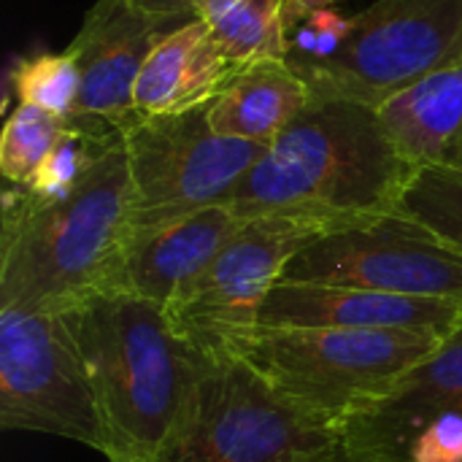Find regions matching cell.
I'll list each match as a JSON object with an SVG mask.
<instances>
[{
    "label": "cell",
    "mask_w": 462,
    "mask_h": 462,
    "mask_svg": "<svg viewBox=\"0 0 462 462\" xmlns=\"http://www.w3.org/2000/svg\"><path fill=\"white\" fill-rule=\"evenodd\" d=\"M414 171L376 108L311 100L252 165L227 206L241 219L300 217L338 230L393 214Z\"/></svg>",
    "instance_id": "obj_1"
},
{
    "label": "cell",
    "mask_w": 462,
    "mask_h": 462,
    "mask_svg": "<svg viewBox=\"0 0 462 462\" xmlns=\"http://www.w3.org/2000/svg\"><path fill=\"white\" fill-rule=\"evenodd\" d=\"M133 233V187L125 143L106 152L60 200L22 187L5 192L0 230V309L68 311L119 290Z\"/></svg>",
    "instance_id": "obj_2"
},
{
    "label": "cell",
    "mask_w": 462,
    "mask_h": 462,
    "mask_svg": "<svg viewBox=\"0 0 462 462\" xmlns=\"http://www.w3.org/2000/svg\"><path fill=\"white\" fill-rule=\"evenodd\" d=\"M103 425L108 462H154L173 436L206 355L160 303L114 290L68 309Z\"/></svg>",
    "instance_id": "obj_3"
},
{
    "label": "cell",
    "mask_w": 462,
    "mask_h": 462,
    "mask_svg": "<svg viewBox=\"0 0 462 462\" xmlns=\"http://www.w3.org/2000/svg\"><path fill=\"white\" fill-rule=\"evenodd\" d=\"M441 344L433 336L406 330L257 325L227 357L246 363L306 417L341 430L349 417L376 403Z\"/></svg>",
    "instance_id": "obj_4"
},
{
    "label": "cell",
    "mask_w": 462,
    "mask_h": 462,
    "mask_svg": "<svg viewBox=\"0 0 462 462\" xmlns=\"http://www.w3.org/2000/svg\"><path fill=\"white\" fill-rule=\"evenodd\" d=\"M338 430L282 401L238 357H208L154 462H333Z\"/></svg>",
    "instance_id": "obj_5"
},
{
    "label": "cell",
    "mask_w": 462,
    "mask_h": 462,
    "mask_svg": "<svg viewBox=\"0 0 462 462\" xmlns=\"http://www.w3.org/2000/svg\"><path fill=\"white\" fill-rule=\"evenodd\" d=\"M455 62H462V0H376L352 16L336 54L295 70L311 100H357L379 108Z\"/></svg>",
    "instance_id": "obj_6"
},
{
    "label": "cell",
    "mask_w": 462,
    "mask_h": 462,
    "mask_svg": "<svg viewBox=\"0 0 462 462\" xmlns=\"http://www.w3.org/2000/svg\"><path fill=\"white\" fill-rule=\"evenodd\" d=\"M0 425L103 455L95 390L65 311L0 309Z\"/></svg>",
    "instance_id": "obj_7"
},
{
    "label": "cell",
    "mask_w": 462,
    "mask_h": 462,
    "mask_svg": "<svg viewBox=\"0 0 462 462\" xmlns=\"http://www.w3.org/2000/svg\"><path fill=\"white\" fill-rule=\"evenodd\" d=\"M268 146L219 135L208 106L176 116L141 119L125 135L133 230L227 203Z\"/></svg>",
    "instance_id": "obj_8"
},
{
    "label": "cell",
    "mask_w": 462,
    "mask_h": 462,
    "mask_svg": "<svg viewBox=\"0 0 462 462\" xmlns=\"http://www.w3.org/2000/svg\"><path fill=\"white\" fill-rule=\"evenodd\" d=\"M325 233L330 230L300 217L244 219L214 263L162 306L173 330L206 357H227L260 325V309L287 263Z\"/></svg>",
    "instance_id": "obj_9"
},
{
    "label": "cell",
    "mask_w": 462,
    "mask_h": 462,
    "mask_svg": "<svg viewBox=\"0 0 462 462\" xmlns=\"http://www.w3.org/2000/svg\"><path fill=\"white\" fill-rule=\"evenodd\" d=\"M282 282L462 300V252L393 211L314 238L287 263Z\"/></svg>",
    "instance_id": "obj_10"
},
{
    "label": "cell",
    "mask_w": 462,
    "mask_h": 462,
    "mask_svg": "<svg viewBox=\"0 0 462 462\" xmlns=\"http://www.w3.org/2000/svg\"><path fill=\"white\" fill-rule=\"evenodd\" d=\"M338 436L349 462H462V328Z\"/></svg>",
    "instance_id": "obj_11"
},
{
    "label": "cell",
    "mask_w": 462,
    "mask_h": 462,
    "mask_svg": "<svg viewBox=\"0 0 462 462\" xmlns=\"http://www.w3.org/2000/svg\"><path fill=\"white\" fill-rule=\"evenodd\" d=\"M192 22V19H189ZM184 19L141 11L127 0H95L70 41L81 87L68 122L127 135L138 122L135 84L152 49Z\"/></svg>",
    "instance_id": "obj_12"
},
{
    "label": "cell",
    "mask_w": 462,
    "mask_h": 462,
    "mask_svg": "<svg viewBox=\"0 0 462 462\" xmlns=\"http://www.w3.org/2000/svg\"><path fill=\"white\" fill-rule=\"evenodd\" d=\"M263 328L406 330L447 341L462 328V300L406 298L357 287L279 282L260 309Z\"/></svg>",
    "instance_id": "obj_13"
},
{
    "label": "cell",
    "mask_w": 462,
    "mask_h": 462,
    "mask_svg": "<svg viewBox=\"0 0 462 462\" xmlns=\"http://www.w3.org/2000/svg\"><path fill=\"white\" fill-rule=\"evenodd\" d=\"M241 225L244 219L227 203H219L133 230L119 271V290L168 306L214 263Z\"/></svg>",
    "instance_id": "obj_14"
},
{
    "label": "cell",
    "mask_w": 462,
    "mask_h": 462,
    "mask_svg": "<svg viewBox=\"0 0 462 462\" xmlns=\"http://www.w3.org/2000/svg\"><path fill=\"white\" fill-rule=\"evenodd\" d=\"M241 70L225 57L211 27L195 16L152 49L135 84V111L149 119L206 108Z\"/></svg>",
    "instance_id": "obj_15"
},
{
    "label": "cell",
    "mask_w": 462,
    "mask_h": 462,
    "mask_svg": "<svg viewBox=\"0 0 462 462\" xmlns=\"http://www.w3.org/2000/svg\"><path fill=\"white\" fill-rule=\"evenodd\" d=\"M376 114L414 168L439 165L462 171V62L393 95Z\"/></svg>",
    "instance_id": "obj_16"
},
{
    "label": "cell",
    "mask_w": 462,
    "mask_h": 462,
    "mask_svg": "<svg viewBox=\"0 0 462 462\" xmlns=\"http://www.w3.org/2000/svg\"><path fill=\"white\" fill-rule=\"evenodd\" d=\"M309 103L311 92L300 73L287 60H265L230 81L208 106V122L219 135L271 146Z\"/></svg>",
    "instance_id": "obj_17"
},
{
    "label": "cell",
    "mask_w": 462,
    "mask_h": 462,
    "mask_svg": "<svg viewBox=\"0 0 462 462\" xmlns=\"http://www.w3.org/2000/svg\"><path fill=\"white\" fill-rule=\"evenodd\" d=\"M195 14L233 65L287 60L284 0H198Z\"/></svg>",
    "instance_id": "obj_18"
},
{
    "label": "cell",
    "mask_w": 462,
    "mask_h": 462,
    "mask_svg": "<svg viewBox=\"0 0 462 462\" xmlns=\"http://www.w3.org/2000/svg\"><path fill=\"white\" fill-rule=\"evenodd\" d=\"M395 211L425 225L462 252V171L439 165L417 168L403 187Z\"/></svg>",
    "instance_id": "obj_19"
},
{
    "label": "cell",
    "mask_w": 462,
    "mask_h": 462,
    "mask_svg": "<svg viewBox=\"0 0 462 462\" xmlns=\"http://www.w3.org/2000/svg\"><path fill=\"white\" fill-rule=\"evenodd\" d=\"M65 127L62 116H54L38 106L19 103L14 114L5 119L0 135V173L11 187H27L51 146L57 143Z\"/></svg>",
    "instance_id": "obj_20"
},
{
    "label": "cell",
    "mask_w": 462,
    "mask_h": 462,
    "mask_svg": "<svg viewBox=\"0 0 462 462\" xmlns=\"http://www.w3.org/2000/svg\"><path fill=\"white\" fill-rule=\"evenodd\" d=\"M8 87L16 95V103L38 106L54 116L68 119L81 87L76 57L70 49L24 57L11 68Z\"/></svg>",
    "instance_id": "obj_21"
},
{
    "label": "cell",
    "mask_w": 462,
    "mask_h": 462,
    "mask_svg": "<svg viewBox=\"0 0 462 462\" xmlns=\"http://www.w3.org/2000/svg\"><path fill=\"white\" fill-rule=\"evenodd\" d=\"M133 5H138L141 11L146 14H154V16H165V19H195V3L198 0H127Z\"/></svg>",
    "instance_id": "obj_22"
},
{
    "label": "cell",
    "mask_w": 462,
    "mask_h": 462,
    "mask_svg": "<svg viewBox=\"0 0 462 462\" xmlns=\"http://www.w3.org/2000/svg\"><path fill=\"white\" fill-rule=\"evenodd\" d=\"M336 0H284V19H287V30H290V24L298 19V16H303V14H309V11H322V8H330Z\"/></svg>",
    "instance_id": "obj_23"
},
{
    "label": "cell",
    "mask_w": 462,
    "mask_h": 462,
    "mask_svg": "<svg viewBox=\"0 0 462 462\" xmlns=\"http://www.w3.org/2000/svg\"><path fill=\"white\" fill-rule=\"evenodd\" d=\"M333 462H349V460L344 457V452H338V457H336V460H333Z\"/></svg>",
    "instance_id": "obj_24"
}]
</instances>
